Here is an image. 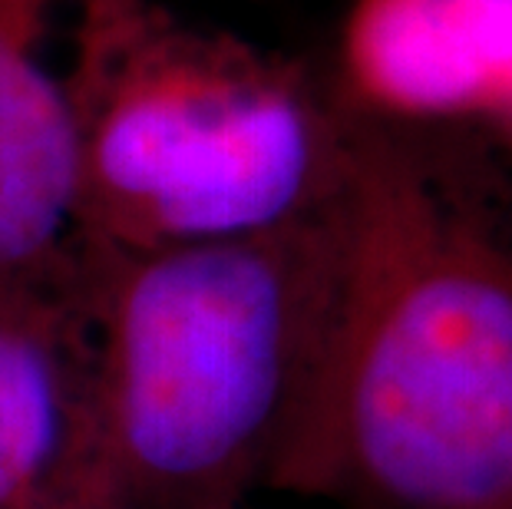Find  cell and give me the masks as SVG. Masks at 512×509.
Masks as SVG:
<instances>
[{"label": "cell", "mask_w": 512, "mask_h": 509, "mask_svg": "<svg viewBox=\"0 0 512 509\" xmlns=\"http://www.w3.org/2000/svg\"><path fill=\"white\" fill-rule=\"evenodd\" d=\"M499 509H512V503H506V506H499Z\"/></svg>", "instance_id": "ba28073f"}, {"label": "cell", "mask_w": 512, "mask_h": 509, "mask_svg": "<svg viewBox=\"0 0 512 509\" xmlns=\"http://www.w3.org/2000/svg\"><path fill=\"white\" fill-rule=\"evenodd\" d=\"M512 77V0H354L331 86L380 123H473Z\"/></svg>", "instance_id": "8992f818"}, {"label": "cell", "mask_w": 512, "mask_h": 509, "mask_svg": "<svg viewBox=\"0 0 512 509\" xmlns=\"http://www.w3.org/2000/svg\"><path fill=\"white\" fill-rule=\"evenodd\" d=\"M0 509H110L80 255L0 288Z\"/></svg>", "instance_id": "277c9868"}, {"label": "cell", "mask_w": 512, "mask_h": 509, "mask_svg": "<svg viewBox=\"0 0 512 509\" xmlns=\"http://www.w3.org/2000/svg\"><path fill=\"white\" fill-rule=\"evenodd\" d=\"M351 116L344 265L271 490L337 509L512 503V162L473 126Z\"/></svg>", "instance_id": "6da1fadb"}, {"label": "cell", "mask_w": 512, "mask_h": 509, "mask_svg": "<svg viewBox=\"0 0 512 509\" xmlns=\"http://www.w3.org/2000/svg\"><path fill=\"white\" fill-rule=\"evenodd\" d=\"M470 126H476L479 133L493 139V143L503 149V156L512 162V77L506 80L503 90L479 110V116Z\"/></svg>", "instance_id": "52a82bcc"}, {"label": "cell", "mask_w": 512, "mask_h": 509, "mask_svg": "<svg viewBox=\"0 0 512 509\" xmlns=\"http://www.w3.org/2000/svg\"><path fill=\"white\" fill-rule=\"evenodd\" d=\"M86 0H0V288L76 265V153L63 57Z\"/></svg>", "instance_id": "5b68a950"}, {"label": "cell", "mask_w": 512, "mask_h": 509, "mask_svg": "<svg viewBox=\"0 0 512 509\" xmlns=\"http://www.w3.org/2000/svg\"><path fill=\"white\" fill-rule=\"evenodd\" d=\"M63 86L76 248L265 232L344 196L351 116L331 80L169 0H86L63 37Z\"/></svg>", "instance_id": "3957f363"}, {"label": "cell", "mask_w": 512, "mask_h": 509, "mask_svg": "<svg viewBox=\"0 0 512 509\" xmlns=\"http://www.w3.org/2000/svg\"><path fill=\"white\" fill-rule=\"evenodd\" d=\"M76 255L110 509H248L318 381L344 196L265 232Z\"/></svg>", "instance_id": "7a4b0ae2"}]
</instances>
